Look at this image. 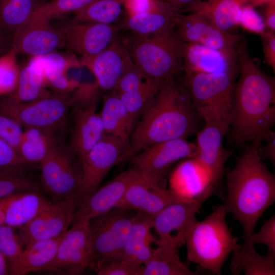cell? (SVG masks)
<instances>
[{"mask_svg": "<svg viewBox=\"0 0 275 275\" xmlns=\"http://www.w3.org/2000/svg\"><path fill=\"white\" fill-rule=\"evenodd\" d=\"M239 67L230 122L235 146H260L275 123V78L262 71L252 58L246 36L237 45Z\"/></svg>", "mask_w": 275, "mask_h": 275, "instance_id": "obj_1", "label": "cell"}, {"mask_svg": "<svg viewBox=\"0 0 275 275\" xmlns=\"http://www.w3.org/2000/svg\"><path fill=\"white\" fill-rule=\"evenodd\" d=\"M199 118L183 82L175 79L165 82L132 132L129 140L131 157L151 145L196 134Z\"/></svg>", "mask_w": 275, "mask_h": 275, "instance_id": "obj_2", "label": "cell"}, {"mask_svg": "<svg viewBox=\"0 0 275 275\" xmlns=\"http://www.w3.org/2000/svg\"><path fill=\"white\" fill-rule=\"evenodd\" d=\"M226 174L227 197L223 205L243 230L247 242L258 221L275 201V176L259 156L258 147L248 144Z\"/></svg>", "mask_w": 275, "mask_h": 275, "instance_id": "obj_3", "label": "cell"}, {"mask_svg": "<svg viewBox=\"0 0 275 275\" xmlns=\"http://www.w3.org/2000/svg\"><path fill=\"white\" fill-rule=\"evenodd\" d=\"M226 214L223 205L216 207L205 219L195 223L185 241L188 261L213 274H221L224 264L239 244Z\"/></svg>", "mask_w": 275, "mask_h": 275, "instance_id": "obj_4", "label": "cell"}, {"mask_svg": "<svg viewBox=\"0 0 275 275\" xmlns=\"http://www.w3.org/2000/svg\"><path fill=\"white\" fill-rule=\"evenodd\" d=\"M184 44L174 29L147 36H135L126 45L133 64L142 74L149 80L163 84L182 71Z\"/></svg>", "mask_w": 275, "mask_h": 275, "instance_id": "obj_5", "label": "cell"}, {"mask_svg": "<svg viewBox=\"0 0 275 275\" xmlns=\"http://www.w3.org/2000/svg\"><path fill=\"white\" fill-rule=\"evenodd\" d=\"M138 211L121 207L89 220L92 268L100 263L122 260L125 245Z\"/></svg>", "mask_w": 275, "mask_h": 275, "instance_id": "obj_6", "label": "cell"}, {"mask_svg": "<svg viewBox=\"0 0 275 275\" xmlns=\"http://www.w3.org/2000/svg\"><path fill=\"white\" fill-rule=\"evenodd\" d=\"M204 121L202 129L196 133L194 158L208 171L213 191L219 192L225 173V165L231 152L223 144L225 135L230 128V123L215 108L204 107L196 109Z\"/></svg>", "mask_w": 275, "mask_h": 275, "instance_id": "obj_7", "label": "cell"}, {"mask_svg": "<svg viewBox=\"0 0 275 275\" xmlns=\"http://www.w3.org/2000/svg\"><path fill=\"white\" fill-rule=\"evenodd\" d=\"M71 107L69 93L50 94L25 103L6 97L0 99V113L14 119L22 126L36 127L56 133L66 121Z\"/></svg>", "mask_w": 275, "mask_h": 275, "instance_id": "obj_8", "label": "cell"}, {"mask_svg": "<svg viewBox=\"0 0 275 275\" xmlns=\"http://www.w3.org/2000/svg\"><path fill=\"white\" fill-rule=\"evenodd\" d=\"M131 157L129 141L105 134L80 160L82 178L75 197L77 208L100 187L113 167Z\"/></svg>", "mask_w": 275, "mask_h": 275, "instance_id": "obj_9", "label": "cell"}, {"mask_svg": "<svg viewBox=\"0 0 275 275\" xmlns=\"http://www.w3.org/2000/svg\"><path fill=\"white\" fill-rule=\"evenodd\" d=\"M39 164L41 183L52 202L75 199L82 169L80 161L70 149L56 144Z\"/></svg>", "mask_w": 275, "mask_h": 275, "instance_id": "obj_10", "label": "cell"}, {"mask_svg": "<svg viewBox=\"0 0 275 275\" xmlns=\"http://www.w3.org/2000/svg\"><path fill=\"white\" fill-rule=\"evenodd\" d=\"M239 71L195 73L184 76L183 82L196 111L204 107L214 108L230 123Z\"/></svg>", "mask_w": 275, "mask_h": 275, "instance_id": "obj_11", "label": "cell"}, {"mask_svg": "<svg viewBox=\"0 0 275 275\" xmlns=\"http://www.w3.org/2000/svg\"><path fill=\"white\" fill-rule=\"evenodd\" d=\"M213 192V187L210 185L198 198L172 203L154 215L152 217L153 228L159 236L158 245L178 248L185 243L188 233L197 221L196 214Z\"/></svg>", "mask_w": 275, "mask_h": 275, "instance_id": "obj_12", "label": "cell"}, {"mask_svg": "<svg viewBox=\"0 0 275 275\" xmlns=\"http://www.w3.org/2000/svg\"><path fill=\"white\" fill-rule=\"evenodd\" d=\"M195 144L186 139H177L151 145L131 159V163L149 183L165 187L163 182L170 168L183 158H192Z\"/></svg>", "mask_w": 275, "mask_h": 275, "instance_id": "obj_13", "label": "cell"}, {"mask_svg": "<svg viewBox=\"0 0 275 275\" xmlns=\"http://www.w3.org/2000/svg\"><path fill=\"white\" fill-rule=\"evenodd\" d=\"M51 18L39 4L25 24L15 32L11 48L17 54L32 56L44 55L65 47L60 30L51 24Z\"/></svg>", "mask_w": 275, "mask_h": 275, "instance_id": "obj_14", "label": "cell"}, {"mask_svg": "<svg viewBox=\"0 0 275 275\" xmlns=\"http://www.w3.org/2000/svg\"><path fill=\"white\" fill-rule=\"evenodd\" d=\"M92 266L88 220L73 222L64 233L53 261L43 271L77 274Z\"/></svg>", "mask_w": 275, "mask_h": 275, "instance_id": "obj_15", "label": "cell"}, {"mask_svg": "<svg viewBox=\"0 0 275 275\" xmlns=\"http://www.w3.org/2000/svg\"><path fill=\"white\" fill-rule=\"evenodd\" d=\"M77 205L74 199L53 202L16 233L23 248L36 241L64 234L71 226Z\"/></svg>", "mask_w": 275, "mask_h": 275, "instance_id": "obj_16", "label": "cell"}, {"mask_svg": "<svg viewBox=\"0 0 275 275\" xmlns=\"http://www.w3.org/2000/svg\"><path fill=\"white\" fill-rule=\"evenodd\" d=\"M65 46L82 56L92 58L107 47L116 38L117 24L79 21L75 19L59 29Z\"/></svg>", "mask_w": 275, "mask_h": 275, "instance_id": "obj_17", "label": "cell"}, {"mask_svg": "<svg viewBox=\"0 0 275 275\" xmlns=\"http://www.w3.org/2000/svg\"><path fill=\"white\" fill-rule=\"evenodd\" d=\"M178 37L185 43L201 45L221 51L236 49L241 35L221 30L202 14H179L176 24Z\"/></svg>", "mask_w": 275, "mask_h": 275, "instance_id": "obj_18", "label": "cell"}, {"mask_svg": "<svg viewBox=\"0 0 275 275\" xmlns=\"http://www.w3.org/2000/svg\"><path fill=\"white\" fill-rule=\"evenodd\" d=\"M80 63L90 69L102 90L113 91L123 74L133 65L128 49L117 38L96 56L82 58Z\"/></svg>", "mask_w": 275, "mask_h": 275, "instance_id": "obj_19", "label": "cell"}, {"mask_svg": "<svg viewBox=\"0 0 275 275\" xmlns=\"http://www.w3.org/2000/svg\"><path fill=\"white\" fill-rule=\"evenodd\" d=\"M190 198L170 189L152 185L141 174L129 185L117 207L141 212L152 217L170 204Z\"/></svg>", "mask_w": 275, "mask_h": 275, "instance_id": "obj_20", "label": "cell"}, {"mask_svg": "<svg viewBox=\"0 0 275 275\" xmlns=\"http://www.w3.org/2000/svg\"><path fill=\"white\" fill-rule=\"evenodd\" d=\"M140 175V172L132 167L116 176L104 185L100 186L76 209L72 222L81 219L89 221L117 207L129 185Z\"/></svg>", "mask_w": 275, "mask_h": 275, "instance_id": "obj_21", "label": "cell"}, {"mask_svg": "<svg viewBox=\"0 0 275 275\" xmlns=\"http://www.w3.org/2000/svg\"><path fill=\"white\" fill-rule=\"evenodd\" d=\"M237 50L221 51L201 45L185 43L182 71L187 76L195 73L239 71Z\"/></svg>", "mask_w": 275, "mask_h": 275, "instance_id": "obj_22", "label": "cell"}, {"mask_svg": "<svg viewBox=\"0 0 275 275\" xmlns=\"http://www.w3.org/2000/svg\"><path fill=\"white\" fill-rule=\"evenodd\" d=\"M179 12L168 1L153 0L146 10L136 13H127L120 29L131 31L138 36L150 35L174 30Z\"/></svg>", "mask_w": 275, "mask_h": 275, "instance_id": "obj_23", "label": "cell"}, {"mask_svg": "<svg viewBox=\"0 0 275 275\" xmlns=\"http://www.w3.org/2000/svg\"><path fill=\"white\" fill-rule=\"evenodd\" d=\"M70 149L80 161L105 134L96 107L73 108Z\"/></svg>", "mask_w": 275, "mask_h": 275, "instance_id": "obj_24", "label": "cell"}, {"mask_svg": "<svg viewBox=\"0 0 275 275\" xmlns=\"http://www.w3.org/2000/svg\"><path fill=\"white\" fill-rule=\"evenodd\" d=\"M42 56H32L29 62L20 68L16 86L6 98L17 102H31L50 93L46 89Z\"/></svg>", "mask_w": 275, "mask_h": 275, "instance_id": "obj_25", "label": "cell"}, {"mask_svg": "<svg viewBox=\"0 0 275 275\" xmlns=\"http://www.w3.org/2000/svg\"><path fill=\"white\" fill-rule=\"evenodd\" d=\"M152 229V217L138 211L125 245L122 260L140 266L149 260L153 249L151 245L157 241L151 233Z\"/></svg>", "mask_w": 275, "mask_h": 275, "instance_id": "obj_26", "label": "cell"}, {"mask_svg": "<svg viewBox=\"0 0 275 275\" xmlns=\"http://www.w3.org/2000/svg\"><path fill=\"white\" fill-rule=\"evenodd\" d=\"M245 4L244 0H195L182 11L199 13L218 29L229 32L238 25L240 10Z\"/></svg>", "mask_w": 275, "mask_h": 275, "instance_id": "obj_27", "label": "cell"}, {"mask_svg": "<svg viewBox=\"0 0 275 275\" xmlns=\"http://www.w3.org/2000/svg\"><path fill=\"white\" fill-rule=\"evenodd\" d=\"M229 268L232 274L274 275L275 252L268 250L265 255L258 254L254 246L239 244L232 253Z\"/></svg>", "mask_w": 275, "mask_h": 275, "instance_id": "obj_28", "label": "cell"}, {"mask_svg": "<svg viewBox=\"0 0 275 275\" xmlns=\"http://www.w3.org/2000/svg\"><path fill=\"white\" fill-rule=\"evenodd\" d=\"M169 183L170 189L190 197L189 195L195 190L204 191L211 185V180L208 171L202 164L194 158H187L175 168Z\"/></svg>", "mask_w": 275, "mask_h": 275, "instance_id": "obj_29", "label": "cell"}, {"mask_svg": "<svg viewBox=\"0 0 275 275\" xmlns=\"http://www.w3.org/2000/svg\"><path fill=\"white\" fill-rule=\"evenodd\" d=\"M52 203L39 191H32L12 195L9 202L6 225L19 228L27 224Z\"/></svg>", "mask_w": 275, "mask_h": 275, "instance_id": "obj_30", "label": "cell"}, {"mask_svg": "<svg viewBox=\"0 0 275 275\" xmlns=\"http://www.w3.org/2000/svg\"><path fill=\"white\" fill-rule=\"evenodd\" d=\"M111 91L104 97L99 114L105 133L129 141L134 125L118 93Z\"/></svg>", "mask_w": 275, "mask_h": 275, "instance_id": "obj_31", "label": "cell"}, {"mask_svg": "<svg viewBox=\"0 0 275 275\" xmlns=\"http://www.w3.org/2000/svg\"><path fill=\"white\" fill-rule=\"evenodd\" d=\"M177 247L158 244L153 249L149 260L143 265L142 275H197L181 260Z\"/></svg>", "mask_w": 275, "mask_h": 275, "instance_id": "obj_32", "label": "cell"}, {"mask_svg": "<svg viewBox=\"0 0 275 275\" xmlns=\"http://www.w3.org/2000/svg\"><path fill=\"white\" fill-rule=\"evenodd\" d=\"M64 233L54 238L36 241L25 246L17 275L43 271L54 259Z\"/></svg>", "mask_w": 275, "mask_h": 275, "instance_id": "obj_33", "label": "cell"}, {"mask_svg": "<svg viewBox=\"0 0 275 275\" xmlns=\"http://www.w3.org/2000/svg\"><path fill=\"white\" fill-rule=\"evenodd\" d=\"M54 134L41 128H25L18 150L25 163H40L56 144Z\"/></svg>", "mask_w": 275, "mask_h": 275, "instance_id": "obj_34", "label": "cell"}, {"mask_svg": "<svg viewBox=\"0 0 275 275\" xmlns=\"http://www.w3.org/2000/svg\"><path fill=\"white\" fill-rule=\"evenodd\" d=\"M126 0H95L73 14L79 21L116 24L121 18Z\"/></svg>", "mask_w": 275, "mask_h": 275, "instance_id": "obj_35", "label": "cell"}, {"mask_svg": "<svg viewBox=\"0 0 275 275\" xmlns=\"http://www.w3.org/2000/svg\"><path fill=\"white\" fill-rule=\"evenodd\" d=\"M39 5L38 0H0V24L13 34L28 21Z\"/></svg>", "mask_w": 275, "mask_h": 275, "instance_id": "obj_36", "label": "cell"}, {"mask_svg": "<svg viewBox=\"0 0 275 275\" xmlns=\"http://www.w3.org/2000/svg\"><path fill=\"white\" fill-rule=\"evenodd\" d=\"M163 84L148 80L135 90L118 93L128 111L134 128L138 118L141 116Z\"/></svg>", "mask_w": 275, "mask_h": 275, "instance_id": "obj_37", "label": "cell"}, {"mask_svg": "<svg viewBox=\"0 0 275 275\" xmlns=\"http://www.w3.org/2000/svg\"><path fill=\"white\" fill-rule=\"evenodd\" d=\"M69 57V54L55 51L42 55L44 73L47 85L58 92H70L65 75Z\"/></svg>", "mask_w": 275, "mask_h": 275, "instance_id": "obj_38", "label": "cell"}, {"mask_svg": "<svg viewBox=\"0 0 275 275\" xmlns=\"http://www.w3.org/2000/svg\"><path fill=\"white\" fill-rule=\"evenodd\" d=\"M39 191L24 168L0 169V200L24 192Z\"/></svg>", "mask_w": 275, "mask_h": 275, "instance_id": "obj_39", "label": "cell"}, {"mask_svg": "<svg viewBox=\"0 0 275 275\" xmlns=\"http://www.w3.org/2000/svg\"><path fill=\"white\" fill-rule=\"evenodd\" d=\"M23 247L14 228L7 225L0 226V252L7 262L11 275H17Z\"/></svg>", "mask_w": 275, "mask_h": 275, "instance_id": "obj_40", "label": "cell"}, {"mask_svg": "<svg viewBox=\"0 0 275 275\" xmlns=\"http://www.w3.org/2000/svg\"><path fill=\"white\" fill-rule=\"evenodd\" d=\"M17 55L11 48L0 56V95L9 94L16 86L20 69Z\"/></svg>", "mask_w": 275, "mask_h": 275, "instance_id": "obj_41", "label": "cell"}, {"mask_svg": "<svg viewBox=\"0 0 275 275\" xmlns=\"http://www.w3.org/2000/svg\"><path fill=\"white\" fill-rule=\"evenodd\" d=\"M23 130L17 121L0 113V139L18 153Z\"/></svg>", "mask_w": 275, "mask_h": 275, "instance_id": "obj_42", "label": "cell"}, {"mask_svg": "<svg viewBox=\"0 0 275 275\" xmlns=\"http://www.w3.org/2000/svg\"><path fill=\"white\" fill-rule=\"evenodd\" d=\"M143 265L124 260L97 264L94 269L98 275H142Z\"/></svg>", "mask_w": 275, "mask_h": 275, "instance_id": "obj_43", "label": "cell"}, {"mask_svg": "<svg viewBox=\"0 0 275 275\" xmlns=\"http://www.w3.org/2000/svg\"><path fill=\"white\" fill-rule=\"evenodd\" d=\"M95 0H52L42 4L51 19L65 14L73 13L88 6Z\"/></svg>", "mask_w": 275, "mask_h": 275, "instance_id": "obj_44", "label": "cell"}, {"mask_svg": "<svg viewBox=\"0 0 275 275\" xmlns=\"http://www.w3.org/2000/svg\"><path fill=\"white\" fill-rule=\"evenodd\" d=\"M238 25L249 32L261 34L265 31V25L263 18L249 4L244 5L240 10Z\"/></svg>", "mask_w": 275, "mask_h": 275, "instance_id": "obj_45", "label": "cell"}, {"mask_svg": "<svg viewBox=\"0 0 275 275\" xmlns=\"http://www.w3.org/2000/svg\"><path fill=\"white\" fill-rule=\"evenodd\" d=\"M248 243L252 245L258 244L267 246L268 250L275 252V216L270 217L264 222L260 230L257 233H253Z\"/></svg>", "mask_w": 275, "mask_h": 275, "instance_id": "obj_46", "label": "cell"}, {"mask_svg": "<svg viewBox=\"0 0 275 275\" xmlns=\"http://www.w3.org/2000/svg\"><path fill=\"white\" fill-rule=\"evenodd\" d=\"M148 80L133 64L121 76L115 90L119 94L132 91Z\"/></svg>", "mask_w": 275, "mask_h": 275, "instance_id": "obj_47", "label": "cell"}, {"mask_svg": "<svg viewBox=\"0 0 275 275\" xmlns=\"http://www.w3.org/2000/svg\"><path fill=\"white\" fill-rule=\"evenodd\" d=\"M25 164L19 154L0 139V169L24 168Z\"/></svg>", "mask_w": 275, "mask_h": 275, "instance_id": "obj_48", "label": "cell"}, {"mask_svg": "<svg viewBox=\"0 0 275 275\" xmlns=\"http://www.w3.org/2000/svg\"><path fill=\"white\" fill-rule=\"evenodd\" d=\"M263 52L265 63L275 72V33L268 30L261 34Z\"/></svg>", "mask_w": 275, "mask_h": 275, "instance_id": "obj_49", "label": "cell"}, {"mask_svg": "<svg viewBox=\"0 0 275 275\" xmlns=\"http://www.w3.org/2000/svg\"><path fill=\"white\" fill-rule=\"evenodd\" d=\"M265 144L263 146H259L258 152L262 159L269 160L272 165L275 164V132L271 130L265 137Z\"/></svg>", "mask_w": 275, "mask_h": 275, "instance_id": "obj_50", "label": "cell"}, {"mask_svg": "<svg viewBox=\"0 0 275 275\" xmlns=\"http://www.w3.org/2000/svg\"><path fill=\"white\" fill-rule=\"evenodd\" d=\"M153 0H126L125 8L127 13H136L146 10Z\"/></svg>", "mask_w": 275, "mask_h": 275, "instance_id": "obj_51", "label": "cell"}, {"mask_svg": "<svg viewBox=\"0 0 275 275\" xmlns=\"http://www.w3.org/2000/svg\"><path fill=\"white\" fill-rule=\"evenodd\" d=\"M263 19L265 26L270 31H275V0L266 4Z\"/></svg>", "mask_w": 275, "mask_h": 275, "instance_id": "obj_52", "label": "cell"}, {"mask_svg": "<svg viewBox=\"0 0 275 275\" xmlns=\"http://www.w3.org/2000/svg\"><path fill=\"white\" fill-rule=\"evenodd\" d=\"M12 196L0 200V226L6 225L7 207Z\"/></svg>", "mask_w": 275, "mask_h": 275, "instance_id": "obj_53", "label": "cell"}, {"mask_svg": "<svg viewBox=\"0 0 275 275\" xmlns=\"http://www.w3.org/2000/svg\"><path fill=\"white\" fill-rule=\"evenodd\" d=\"M7 32L3 29L0 24V51L7 52L11 48V43L7 36Z\"/></svg>", "mask_w": 275, "mask_h": 275, "instance_id": "obj_54", "label": "cell"}, {"mask_svg": "<svg viewBox=\"0 0 275 275\" xmlns=\"http://www.w3.org/2000/svg\"><path fill=\"white\" fill-rule=\"evenodd\" d=\"M195 0H168L172 5L179 12L182 11Z\"/></svg>", "mask_w": 275, "mask_h": 275, "instance_id": "obj_55", "label": "cell"}, {"mask_svg": "<svg viewBox=\"0 0 275 275\" xmlns=\"http://www.w3.org/2000/svg\"><path fill=\"white\" fill-rule=\"evenodd\" d=\"M10 274L7 262L3 255L0 252V275Z\"/></svg>", "mask_w": 275, "mask_h": 275, "instance_id": "obj_56", "label": "cell"}, {"mask_svg": "<svg viewBox=\"0 0 275 275\" xmlns=\"http://www.w3.org/2000/svg\"><path fill=\"white\" fill-rule=\"evenodd\" d=\"M246 4H249L252 6L256 7L262 5H266L272 0H244Z\"/></svg>", "mask_w": 275, "mask_h": 275, "instance_id": "obj_57", "label": "cell"}, {"mask_svg": "<svg viewBox=\"0 0 275 275\" xmlns=\"http://www.w3.org/2000/svg\"><path fill=\"white\" fill-rule=\"evenodd\" d=\"M6 53V52H4L3 51H0V56L4 54V53Z\"/></svg>", "mask_w": 275, "mask_h": 275, "instance_id": "obj_58", "label": "cell"}]
</instances>
